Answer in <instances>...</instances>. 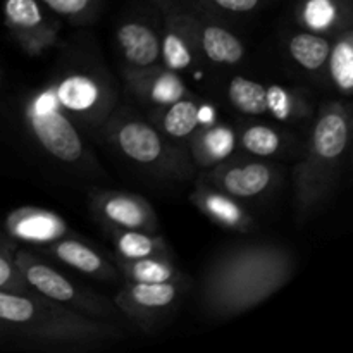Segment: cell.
<instances>
[{"label": "cell", "mask_w": 353, "mask_h": 353, "mask_svg": "<svg viewBox=\"0 0 353 353\" xmlns=\"http://www.w3.org/2000/svg\"><path fill=\"white\" fill-rule=\"evenodd\" d=\"M2 12L7 30L26 54L40 55L57 41L61 19L40 0H3Z\"/></svg>", "instance_id": "obj_7"}, {"label": "cell", "mask_w": 353, "mask_h": 353, "mask_svg": "<svg viewBox=\"0 0 353 353\" xmlns=\"http://www.w3.org/2000/svg\"><path fill=\"white\" fill-rule=\"evenodd\" d=\"M95 216L110 230H137L157 233L159 219L147 199L126 192L95 190L90 195Z\"/></svg>", "instance_id": "obj_11"}, {"label": "cell", "mask_w": 353, "mask_h": 353, "mask_svg": "<svg viewBox=\"0 0 353 353\" xmlns=\"http://www.w3.org/2000/svg\"><path fill=\"white\" fill-rule=\"evenodd\" d=\"M343 9V0H303L299 14L302 23L310 31L321 33L324 30H333L340 26Z\"/></svg>", "instance_id": "obj_28"}, {"label": "cell", "mask_w": 353, "mask_h": 353, "mask_svg": "<svg viewBox=\"0 0 353 353\" xmlns=\"http://www.w3.org/2000/svg\"><path fill=\"white\" fill-rule=\"evenodd\" d=\"M24 119L38 143L59 161L76 164L86 154L81 134L71 117L57 105L50 90L34 95L24 105Z\"/></svg>", "instance_id": "obj_6"}, {"label": "cell", "mask_w": 353, "mask_h": 353, "mask_svg": "<svg viewBox=\"0 0 353 353\" xmlns=\"http://www.w3.org/2000/svg\"><path fill=\"white\" fill-rule=\"evenodd\" d=\"M116 40L128 69H147L161 62V34L145 21L123 23Z\"/></svg>", "instance_id": "obj_17"}, {"label": "cell", "mask_w": 353, "mask_h": 353, "mask_svg": "<svg viewBox=\"0 0 353 353\" xmlns=\"http://www.w3.org/2000/svg\"><path fill=\"white\" fill-rule=\"evenodd\" d=\"M124 81H126L128 90L140 102L154 105L155 109L165 107L190 95L188 86L183 83L178 72L164 68L162 64L147 69L124 68Z\"/></svg>", "instance_id": "obj_15"}, {"label": "cell", "mask_w": 353, "mask_h": 353, "mask_svg": "<svg viewBox=\"0 0 353 353\" xmlns=\"http://www.w3.org/2000/svg\"><path fill=\"white\" fill-rule=\"evenodd\" d=\"M265 114L281 123H296L310 117L312 107L305 95L281 85L265 86Z\"/></svg>", "instance_id": "obj_23"}, {"label": "cell", "mask_w": 353, "mask_h": 353, "mask_svg": "<svg viewBox=\"0 0 353 353\" xmlns=\"http://www.w3.org/2000/svg\"><path fill=\"white\" fill-rule=\"evenodd\" d=\"M0 248H14V245L10 243V238L7 240V238H3L2 234H0Z\"/></svg>", "instance_id": "obj_32"}, {"label": "cell", "mask_w": 353, "mask_h": 353, "mask_svg": "<svg viewBox=\"0 0 353 353\" xmlns=\"http://www.w3.org/2000/svg\"><path fill=\"white\" fill-rule=\"evenodd\" d=\"M331 40L314 31H300L290 37L288 54L296 65L309 72H317L326 65Z\"/></svg>", "instance_id": "obj_24"}, {"label": "cell", "mask_w": 353, "mask_h": 353, "mask_svg": "<svg viewBox=\"0 0 353 353\" xmlns=\"http://www.w3.org/2000/svg\"><path fill=\"white\" fill-rule=\"evenodd\" d=\"M0 76H2V74H0Z\"/></svg>", "instance_id": "obj_33"}, {"label": "cell", "mask_w": 353, "mask_h": 353, "mask_svg": "<svg viewBox=\"0 0 353 353\" xmlns=\"http://www.w3.org/2000/svg\"><path fill=\"white\" fill-rule=\"evenodd\" d=\"M40 2L59 17L81 24L95 16L100 0H40Z\"/></svg>", "instance_id": "obj_29"}, {"label": "cell", "mask_w": 353, "mask_h": 353, "mask_svg": "<svg viewBox=\"0 0 353 353\" xmlns=\"http://www.w3.org/2000/svg\"><path fill=\"white\" fill-rule=\"evenodd\" d=\"M190 202L209 221L219 228L233 233H250L255 228V219L248 212L241 200L221 192L216 186L196 179L195 190L190 195Z\"/></svg>", "instance_id": "obj_14"}, {"label": "cell", "mask_w": 353, "mask_h": 353, "mask_svg": "<svg viewBox=\"0 0 353 353\" xmlns=\"http://www.w3.org/2000/svg\"><path fill=\"white\" fill-rule=\"evenodd\" d=\"M236 133L228 124H210L196 128L188 140V152L193 164L210 169L234 154Z\"/></svg>", "instance_id": "obj_18"}, {"label": "cell", "mask_w": 353, "mask_h": 353, "mask_svg": "<svg viewBox=\"0 0 353 353\" xmlns=\"http://www.w3.org/2000/svg\"><path fill=\"white\" fill-rule=\"evenodd\" d=\"M3 228L10 240L31 247H43L61 238L76 234L64 217L54 210L40 209V207H19L10 210Z\"/></svg>", "instance_id": "obj_13"}, {"label": "cell", "mask_w": 353, "mask_h": 353, "mask_svg": "<svg viewBox=\"0 0 353 353\" xmlns=\"http://www.w3.org/2000/svg\"><path fill=\"white\" fill-rule=\"evenodd\" d=\"M285 143L281 131L268 124H250L236 137V145L241 150L257 159L274 157L285 148Z\"/></svg>", "instance_id": "obj_26"}, {"label": "cell", "mask_w": 353, "mask_h": 353, "mask_svg": "<svg viewBox=\"0 0 353 353\" xmlns=\"http://www.w3.org/2000/svg\"><path fill=\"white\" fill-rule=\"evenodd\" d=\"M14 261L31 290L65 309L100 321L114 319L121 314L114 300L72 283L38 252L21 248L14 252Z\"/></svg>", "instance_id": "obj_5"}, {"label": "cell", "mask_w": 353, "mask_h": 353, "mask_svg": "<svg viewBox=\"0 0 353 353\" xmlns=\"http://www.w3.org/2000/svg\"><path fill=\"white\" fill-rule=\"evenodd\" d=\"M330 79L334 88L343 95H350L353 90V33L345 30L338 34L334 43H331L330 55L326 61Z\"/></svg>", "instance_id": "obj_25"}, {"label": "cell", "mask_w": 353, "mask_h": 353, "mask_svg": "<svg viewBox=\"0 0 353 353\" xmlns=\"http://www.w3.org/2000/svg\"><path fill=\"white\" fill-rule=\"evenodd\" d=\"M228 100L238 112L247 116H264L265 85L245 76H236L228 85Z\"/></svg>", "instance_id": "obj_27"}, {"label": "cell", "mask_w": 353, "mask_h": 353, "mask_svg": "<svg viewBox=\"0 0 353 353\" xmlns=\"http://www.w3.org/2000/svg\"><path fill=\"white\" fill-rule=\"evenodd\" d=\"M196 10L210 14H250L264 6L265 0H190Z\"/></svg>", "instance_id": "obj_31"}, {"label": "cell", "mask_w": 353, "mask_h": 353, "mask_svg": "<svg viewBox=\"0 0 353 353\" xmlns=\"http://www.w3.org/2000/svg\"><path fill=\"white\" fill-rule=\"evenodd\" d=\"M112 245L117 259L121 261H137L145 257H169V247L164 236L157 233L137 230H110Z\"/></svg>", "instance_id": "obj_21"}, {"label": "cell", "mask_w": 353, "mask_h": 353, "mask_svg": "<svg viewBox=\"0 0 353 353\" xmlns=\"http://www.w3.org/2000/svg\"><path fill=\"white\" fill-rule=\"evenodd\" d=\"M117 269L128 283H174L181 281L183 278L181 271L176 268L172 259L164 255L137 259V261L117 259Z\"/></svg>", "instance_id": "obj_22"}, {"label": "cell", "mask_w": 353, "mask_h": 353, "mask_svg": "<svg viewBox=\"0 0 353 353\" xmlns=\"http://www.w3.org/2000/svg\"><path fill=\"white\" fill-rule=\"evenodd\" d=\"M202 123V105L192 97H183L154 110V126L172 143H185Z\"/></svg>", "instance_id": "obj_19"}, {"label": "cell", "mask_w": 353, "mask_h": 353, "mask_svg": "<svg viewBox=\"0 0 353 353\" xmlns=\"http://www.w3.org/2000/svg\"><path fill=\"white\" fill-rule=\"evenodd\" d=\"M107 119V137L131 162L171 178L190 174V162L154 124L128 110H112Z\"/></svg>", "instance_id": "obj_4"}, {"label": "cell", "mask_w": 353, "mask_h": 353, "mask_svg": "<svg viewBox=\"0 0 353 353\" xmlns=\"http://www.w3.org/2000/svg\"><path fill=\"white\" fill-rule=\"evenodd\" d=\"M196 48L207 61L219 65H236L245 57V45L236 34L200 16L196 21Z\"/></svg>", "instance_id": "obj_20"}, {"label": "cell", "mask_w": 353, "mask_h": 353, "mask_svg": "<svg viewBox=\"0 0 353 353\" xmlns=\"http://www.w3.org/2000/svg\"><path fill=\"white\" fill-rule=\"evenodd\" d=\"M0 333L61 345H90L123 336L116 324L65 309L34 290L28 293L0 292Z\"/></svg>", "instance_id": "obj_2"}, {"label": "cell", "mask_w": 353, "mask_h": 353, "mask_svg": "<svg viewBox=\"0 0 353 353\" xmlns=\"http://www.w3.org/2000/svg\"><path fill=\"white\" fill-rule=\"evenodd\" d=\"M50 93L69 117L88 124L103 123L114 110L116 100V95L103 79L81 72L59 79L50 86Z\"/></svg>", "instance_id": "obj_8"}, {"label": "cell", "mask_w": 353, "mask_h": 353, "mask_svg": "<svg viewBox=\"0 0 353 353\" xmlns=\"http://www.w3.org/2000/svg\"><path fill=\"white\" fill-rule=\"evenodd\" d=\"M278 172L257 157H228L221 164L205 169L200 181L216 186L238 200L257 199L274 186Z\"/></svg>", "instance_id": "obj_9"}, {"label": "cell", "mask_w": 353, "mask_h": 353, "mask_svg": "<svg viewBox=\"0 0 353 353\" xmlns=\"http://www.w3.org/2000/svg\"><path fill=\"white\" fill-rule=\"evenodd\" d=\"M0 292H31L14 261V248H0Z\"/></svg>", "instance_id": "obj_30"}, {"label": "cell", "mask_w": 353, "mask_h": 353, "mask_svg": "<svg viewBox=\"0 0 353 353\" xmlns=\"http://www.w3.org/2000/svg\"><path fill=\"white\" fill-rule=\"evenodd\" d=\"M293 257L276 243H250L230 248L205 269L200 300L210 316L233 317L254 309L290 281Z\"/></svg>", "instance_id": "obj_1"}, {"label": "cell", "mask_w": 353, "mask_h": 353, "mask_svg": "<svg viewBox=\"0 0 353 353\" xmlns=\"http://www.w3.org/2000/svg\"><path fill=\"white\" fill-rule=\"evenodd\" d=\"M164 17L161 37V64L171 71H185L195 62L199 12L183 7L178 0H152Z\"/></svg>", "instance_id": "obj_10"}, {"label": "cell", "mask_w": 353, "mask_h": 353, "mask_svg": "<svg viewBox=\"0 0 353 353\" xmlns=\"http://www.w3.org/2000/svg\"><path fill=\"white\" fill-rule=\"evenodd\" d=\"M183 285L174 283H128L114 303L123 316L138 323H150L171 309L181 295Z\"/></svg>", "instance_id": "obj_12"}, {"label": "cell", "mask_w": 353, "mask_h": 353, "mask_svg": "<svg viewBox=\"0 0 353 353\" xmlns=\"http://www.w3.org/2000/svg\"><path fill=\"white\" fill-rule=\"evenodd\" d=\"M352 121L340 102H324L307 140L305 154L293 171L296 210L314 212L333 190L350 143Z\"/></svg>", "instance_id": "obj_3"}, {"label": "cell", "mask_w": 353, "mask_h": 353, "mask_svg": "<svg viewBox=\"0 0 353 353\" xmlns=\"http://www.w3.org/2000/svg\"><path fill=\"white\" fill-rule=\"evenodd\" d=\"M38 254L52 257L54 261L102 281H116L119 278V269L109 259L103 257L95 247L79 240L78 234L61 238L57 241L37 247Z\"/></svg>", "instance_id": "obj_16"}]
</instances>
